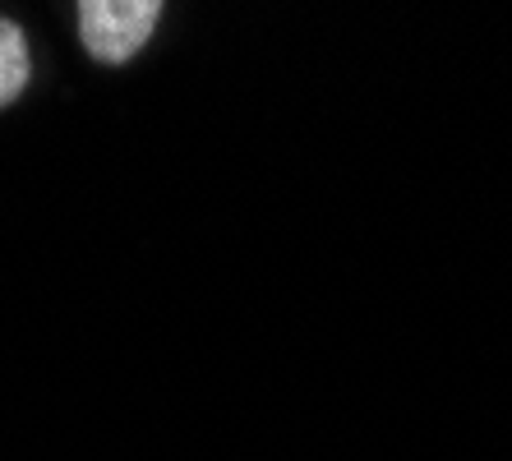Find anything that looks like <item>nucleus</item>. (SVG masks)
<instances>
[{
    "label": "nucleus",
    "mask_w": 512,
    "mask_h": 461,
    "mask_svg": "<svg viewBox=\"0 0 512 461\" xmlns=\"http://www.w3.org/2000/svg\"><path fill=\"white\" fill-rule=\"evenodd\" d=\"M162 14L167 5L162 0H84L74 10V24H79V42H84L88 60L97 65H130L153 33L162 28Z\"/></svg>",
    "instance_id": "nucleus-1"
},
{
    "label": "nucleus",
    "mask_w": 512,
    "mask_h": 461,
    "mask_svg": "<svg viewBox=\"0 0 512 461\" xmlns=\"http://www.w3.org/2000/svg\"><path fill=\"white\" fill-rule=\"evenodd\" d=\"M33 83V47H28V33L14 19L0 14V111L14 107L19 97L28 93Z\"/></svg>",
    "instance_id": "nucleus-2"
}]
</instances>
